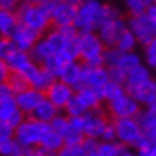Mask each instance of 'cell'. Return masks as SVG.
<instances>
[{
	"label": "cell",
	"instance_id": "19",
	"mask_svg": "<svg viewBox=\"0 0 156 156\" xmlns=\"http://www.w3.org/2000/svg\"><path fill=\"white\" fill-rule=\"evenodd\" d=\"M128 93L132 95L139 102L140 106L146 108L147 105H151L156 99V80L152 77L147 82L139 85L137 87H133V89L128 90Z\"/></svg>",
	"mask_w": 156,
	"mask_h": 156
},
{
	"label": "cell",
	"instance_id": "36",
	"mask_svg": "<svg viewBox=\"0 0 156 156\" xmlns=\"http://www.w3.org/2000/svg\"><path fill=\"white\" fill-rule=\"evenodd\" d=\"M122 53L123 52H120L118 48H106V50H105V53H103V65H105V67L112 69V67L118 66Z\"/></svg>",
	"mask_w": 156,
	"mask_h": 156
},
{
	"label": "cell",
	"instance_id": "24",
	"mask_svg": "<svg viewBox=\"0 0 156 156\" xmlns=\"http://www.w3.org/2000/svg\"><path fill=\"white\" fill-rule=\"evenodd\" d=\"M59 113H60V110H59L50 100H48L44 98V99L42 100V103L34 109V112L32 113V118H34L36 120H39V122L48 123L49 125Z\"/></svg>",
	"mask_w": 156,
	"mask_h": 156
},
{
	"label": "cell",
	"instance_id": "34",
	"mask_svg": "<svg viewBox=\"0 0 156 156\" xmlns=\"http://www.w3.org/2000/svg\"><path fill=\"white\" fill-rule=\"evenodd\" d=\"M7 85L12 87L14 93H19L22 90L27 89L29 87V82H27V77L22 73H16V72H12L7 79Z\"/></svg>",
	"mask_w": 156,
	"mask_h": 156
},
{
	"label": "cell",
	"instance_id": "31",
	"mask_svg": "<svg viewBox=\"0 0 156 156\" xmlns=\"http://www.w3.org/2000/svg\"><path fill=\"white\" fill-rule=\"evenodd\" d=\"M65 145H82V142L85 140V133L79 126H76L73 123H69V128L65 130V133L62 135Z\"/></svg>",
	"mask_w": 156,
	"mask_h": 156
},
{
	"label": "cell",
	"instance_id": "5",
	"mask_svg": "<svg viewBox=\"0 0 156 156\" xmlns=\"http://www.w3.org/2000/svg\"><path fill=\"white\" fill-rule=\"evenodd\" d=\"M112 122L116 130V140L125 147H136V145L145 136L137 118L113 119Z\"/></svg>",
	"mask_w": 156,
	"mask_h": 156
},
{
	"label": "cell",
	"instance_id": "1",
	"mask_svg": "<svg viewBox=\"0 0 156 156\" xmlns=\"http://www.w3.org/2000/svg\"><path fill=\"white\" fill-rule=\"evenodd\" d=\"M120 13L113 6L105 5L102 0H83L77 5L75 27L79 33L98 32L100 24L106 19Z\"/></svg>",
	"mask_w": 156,
	"mask_h": 156
},
{
	"label": "cell",
	"instance_id": "7",
	"mask_svg": "<svg viewBox=\"0 0 156 156\" xmlns=\"http://www.w3.org/2000/svg\"><path fill=\"white\" fill-rule=\"evenodd\" d=\"M108 113L112 119H125V118H137L142 112V106L139 105L132 95L128 92L119 96L118 99L106 103Z\"/></svg>",
	"mask_w": 156,
	"mask_h": 156
},
{
	"label": "cell",
	"instance_id": "2",
	"mask_svg": "<svg viewBox=\"0 0 156 156\" xmlns=\"http://www.w3.org/2000/svg\"><path fill=\"white\" fill-rule=\"evenodd\" d=\"M50 2L48 3H34L30 0L22 2L16 7L19 22L37 32L39 34H44L53 27L50 19Z\"/></svg>",
	"mask_w": 156,
	"mask_h": 156
},
{
	"label": "cell",
	"instance_id": "52",
	"mask_svg": "<svg viewBox=\"0 0 156 156\" xmlns=\"http://www.w3.org/2000/svg\"><path fill=\"white\" fill-rule=\"evenodd\" d=\"M30 2H34V3H48L50 0H30Z\"/></svg>",
	"mask_w": 156,
	"mask_h": 156
},
{
	"label": "cell",
	"instance_id": "45",
	"mask_svg": "<svg viewBox=\"0 0 156 156\" xmlns=\"http://www.w3.org/2000/svg\"><path fill=\"white\" fill-rule=\"evenodd\" d=\"M6 136H14V129L9 125H6V123L0 122V139Z\"/></svg>",
	"mask_w": 156,
	"mask_h": 156
},
{
	"label": "cell",
	"instance_id": "29",
	"mask_svg": "<svg viewBox=\"0 0 156 156\" xmlns=\"http://www.w3.org/2000/svg\"><path fill=\"white\" fill-rule=\"evenodd\" d=\"M123 5L130 16H136L146 13L155 3L153 0H123Z\"/></svg>",
	"mask_w": 156,
	"mask_h": 156
},
{
	"label": "cell",
	"instance_id": "51",
	"mask_svg": "<svg viewBox=\"0 0 156 156\" xmlns=\"http://www.w3.org/2000/svg\"><path fill=\"white\" fill-rule=\"evenodd\" d=\"M66 2H69V3H72V5H80L82 2H83V0H66Z\"/></svg>",
	"mask_w": 156,
	"mask_h": 156
},
{
	"label": "cell",
	"instance_id": "39",
	"mask_svg": "<svg viewBox=\"0 0 156 156\" xmlns=\"http://www.w3.org/2000/svg\"><path fill=\"white\" fill-rule=\"evenodd\" d=\"M56 156H87L82 145H65Z\"/></svg>",
	"mask_w": 156,
	"mask_h": 156
},
{
	"label": "cell",
	"instance_id": "6",
	"mask_svg": "<svg viewBox=\"0 0 156 156\" xmlns=\"http://www.w3.org/2000/svg\"><path fill=\"white\" fill-rule=\"evenodd\" d=\"M128 30V20L123 19L120 13L109 17L100 24L96 33L106 48H116V43L125 32Z\"/></svg>",
	"mask_w": 156,
	"mask_h": 156
},
{
	"label": "cell",
	"instance_id": "8",
	"mask_svg": "<svg viewBox=\"0 0 156 156\" xmlns=\"http://www.w3.org/2000/svg\"><path fill=\"white\" fill-rule=\"evenodd\" d=\"M128 27L135 34L137 43L142 46H146L151 40L156 37V24L147 16V13L130 16L128 19Z\"/></svg>",
	"mask_w": 156,
	"mask_h": 156
},
{
	"label": "cell",
	"instance_id": "38",
	"mask_svg": "<svg viewBox=\"0 0 156 156\" xmlns=\"http://www.w3.org/2000/svg\"><path fill=\"white\" fill-rule=\"evenodd\" d=\"M69 123H70V119H69V116H67V115L59 113L56 118L53 119L52 122L49 123V126H50L53 130H56L57 133L63 135V133H65V130L69 128Z\"/></svg>",
	"mask_w": 156,
	"mask_h": 156
},
{
	"label": "cell",
	"instance_id": "16",
	"mask_svg": "<svg viewBox=\"0 0 156 156\" xmlns=\"http://www.w3.org/2000/svg\"><path fill=\"white\" fill-rule=\"evenodd\" d=\"M26 77H27V82L30 87H33L36 90H40L43 93H46V90L50 87V85L56 80V77L48 69H44L42 65H39V63H36L26 73Z\"/></svg>",
	"mask_w": 156,
	"mask_h": 156
},
{
	"label": "cell",
	"instance_id": "13",
	"mask_svg": "<svg viewBox=\"0 0 156 156\" xmlns=\"http://www.w3.org/2000/svg\"><path fill=\"white\" fill-rule=\"evenodd\" d=\"M44 98H46V96H44L43 92L33 89V87H30V86H29L27 89L19 92V93H14L16 103H17L20 110L24 113V116H32V113L34 112V109L42 103V100L44 99Z\"/></svg>",
	"mask_w": 156,
	"mask_h": 156
},
{
	"label": "cell",
	"instance_id": "21",
	"mask_svg": "<svg viewBox=\"0 0 156 156\" xmlns=\"http://www.w3.org/2000/svg\"><path fill=\"white\" fill-rule=\"evenodd\" d=\"M75 96L76 99L83 105V108L87 112L102 108V103H103L100 90L90 89V87H79V89H76Z\"/></svg>",
	"mask_w": 156,
	"mask_h": 156
},
{
	"label": "cell",
	"instance_id": "43",
	"mask_svg": "<svg viewBox=\"0 0 156 156\" xmlns=\"http://www.w3.org/2000/svg\"><path fill=\"white\" fill-rule=\"evenodd\" d=\"M10 73H12V72H10L9 66H7V63H6L3 59H0V85L7 82Z\"/></svg>",
	"mask_w": 156,
	"mask_h": 156
},
{
	"label": "cell",
	"instance_id": "26",
	"mask_svg": "<svg viewBox=\"0 0 156 156\" xmlns=\"http://www.w3.org/2000/svg\"><path fill=\"white\" fill-rule=\"evenodd\" d=\"M137 120L140 123V128L145 136L156 137V113H152L147 109H143L137 116Z\"/></svg>",
	"mask_w": 156,
	"mask_h": 156
},
{
	"label": "cell",
	"instance_id": "50",
	"mask_svg": "<svg viewBox=\"0 0 156 156\" xmlns=\"http://www.w3.org/2000/svg\"><path fill=\"white\" fill-rule=\"evenodd\" d=\"M145 109H147V110H149V112H152V113H156V99L153 100L151 105H147Z\"/></svg>",
	"mask_w": 156,
	"mask_h": 156
},
{
	"label": "cell",
	"instance_id": "47",
	"mask_svg": "<svg viewBox=\"0 0 156 156\" xmlns=\"http://www.w3.org/2000/svg\"><path fill=\"white\" fill-rule=\"evenodd\" d=\"M24 0H0V7H7V9H16L17 6Z\"/></svg>",
	"mask_w": 156,
	"mask_h": 156
},
{
	"label": "cell",
	"instance_id": "3",
	"mask_svg": "<svg viewBox=\"0 0 156 156\" xmlns=\"http://www.w3.org/2000/svg\"><path fill=\"white\" fill-rule=\"evenodd\" d=\"M77 49H79V60L86 66H105L103 53L106 46L100 40L96 32L79 33L77 36Z\"/></svg>",
	"mask_w": 156,
	"mask_h": 156
},
{
	"label": "cell",
	"instance_id": "44",
	"mask_svg": "<svg viewBox=\"0 0 156 156\" xmlns=\"http://www.w3.org/2000/svg\"><path fill=\"white\" fill-rule=\"evenodd\" d=\"M98 145H99V140L98 139H92V137H85V140L82 142V146L87 153L93 152L98 149Z\"/></svg>",
	"mask_w": 156,
	"mask_h": 156
},
{
	"label": "cell",
	"instance_id": "17",
	"mask_svg": "<svg viewBox=\"0 0 156 156\" xmlns=\"http://www.w3.org/2000/svg\"><path fill=\"white\" fill-rule=\"evenodd\" d=\"M5 62L7 63L10 72L22 73V75H24V76H26V73L36 65V62L32 59L30 53L19 50V49H14L13 52L6 57Z\"/></svg>",
	"mask_w": 156,
	"mask_h": 156
},
{
	"label": "cell",
	"instance_id": "46",
	"mask_svg": "<svg viewBox=\"0 0 156 156\" xmlns=\"http://www.w3.org/2000/svg\"><path fill=\"white\" fill-rule=\"evenodd\" d=\"M23 156H55V155H50V153L44 152L40 147H34V149H26Z\"/></svg>",
	"mask_w": 156,
	"mask_h": 156
},
{
	"label": "cell",
	"instance_id": "11",
	"mask_svg": "<svg viewBox=\"0 0 156 156\" xmlns=\"http://www.w3.org/2000/svg\"><path fill=\"white\" fill-rule=\"evenodd\" d=\"M110 80L109 70L105 66H86L83 65L82 79L79 87H90V89L102 90L103 86Z\"/></svg>",
	"mask_w": 156,
	"mask_h": 156
},
{
	"label": "cell",
	"instance_id": "9",
	"mask_svg": "<svg viewBox=\"0 0 156 156\" xmlns=\"http://www.w3.org/2000/svg\"><path fill=\"white\" fill-rule=\"evenodd\" d=\"M82 123H83V133L86 137L100 140V137L103 135L105 129L110 123V120H109L108 113L102 108H99L86 112L82 116Z\"/></svg>",
	"mask_w": 156,
	"mask_h": 156
},
{
	"label": "cell",
	"instance_id": "18",
	"mask_svg": "<svg viewBox=\"0 0 156 156\" xmlns=\"http://www.w3.org/2000/svg\"><path fill=\"white\" fill-rule=\"evenodd\" d=\"M82 70H83V63L80 60L69 62V63L63 65V67L60 69L59 75H57V79L67 83L76 90L79 89V86H80Z\"/></svg>",
	"mask_w": 156,
	"mask_h": 156
},
{
	"label": "cell",
	"instance_id": "48",
	"mask_svg": "<svg viewBox=\"0 0 156 156\" xmlns=\"http://www.w3.org/2000/svg\"><path fill=\"white\" fill-rule=\"evenodd\" d=\"M146 13H147V16H149V17H151V19L155 22V24H156V5L152 6V7L147 10Z\"/></svg>",
	"mask_w": 156,
	"mask_h": 156
},
{
	"label": "cell",
	"instance_id": "54",
	"mask_svg": "<svg viewBox=\"0 0 156 156\" xmlns=\"http://www.w3.org/2000/svg\"><path fill=\"white\" fill-rule=\"evenodd\" d=\"M153 3H155V5H156V0H153Z\"/></svg>",
	"mask_w": 156,
	"mask_h": 156
},
{
	"label": "cell",
	"instance_id": "23",
	"mask_svg": "<svg viewBox=\"0 0 156 156\" xmlns=\"http://www.w3.org/2000/svg\"><path fill=\"white\" fill-rule=\"evenodd\" d=\"M149 79H152L151 69L146 65L142 63V65H139L137 67L132 69L130 72H128L126 80H125V87H126V90H130L133 87H137L139 85L147 82Z\"/></svg>",
	"mask_w": 156,
	"mask_h": 156
},
{
	"label": "cell",
	"instance_id": "27",
	"mask_svg": "<svg viewBox=\"0 0 156 156\" xmlns=\"http://www.w3.org/2000/svg\"><path fill=\"white\" fill-rule=\"evenodd\" d=\"M126 92H128V90H126L125 85L116 83V82H113V80H109L108 83L103 86V89L100 90V93H102V99H103L105 103L118 99L119 96H122L123 93H126Z\"/></svg>",
	"mask_w": 156,
	"mask_h": 156
},
{
	"label": "cell",
	"instance_id": "40",
	"mask_svg": "<svg viewBox=\"0 0 156 156\" xmlns=\"http://www.w3.org/2000/svg\"><path fill=\"white\" fill-rule=\"evenodd\" d=\"M14 49H16V46L13 44V42H12L10 39L0 37V59L6 60V57L9 56Z\"/></svg>",
	"mask_w": 156,
	"mask_h": 156
},
{
	"label": "cell",
	"instance_id": "14",
	"mask_svg": "<svg viewBox=\"0 0 156 156\" xmlns=\"http://www.w3.org/2000/svg\"><path fill=\"white\" fill-rule=\"evenodd\" d=\"M26 118L24 113L19 109L14 96L0 99V122L6 123L12 128H16L17 125L22 123V120Z\"/></svg>",
	"mask_w": 156,
	"mask_h": 156
},
{
	"label": "cell",
	"instance_id": "32",
	"mask_svg": "<svg viewBox=\"0 0 156 156\" xmlns=\"http://www.w3.org/2000/svg\"><path fill=\"white\" fill-rule=\"evenodd\" d=\"M135 151L139 156H156V137L143 136Z\"/></svg>",
	"mask_w": 156,
	"mask_h": 156
},
{
	"label": "cell",
	"instance_id": "49",
	"mask_svg": "<svg viewBox=\"0 0 156 156\" xmlns=\"http://www.w3.org/2000/svg\"><path fill=\"white\" fill-rule=\"evenodd\" d=\"M120 156H139V155L136 153V151H130V149H128V147H126Z\"/></svg>",
	"mask_w": 156,
	"mask_h": 156
},
{
	"label": "cell",
	"instance_id": "28",
	"mask_svg": "<svg viewBox=\"0 0 156 156\" xmlns=\"http://www.w3.org/2000/svg\"><path fill=\"white\" fill-rule=\"evenodd\" d=\"M139 65H142V57L139 56L136 52H126V53H122L120 60H119L116 67H119L120 70H123L128 75V72L137 67Z\"/></svg>",
	"mask_w": 156,
	"mask_h": 156
},
{
	"label": "cell",
	"instance_id": "20",
	"mask_svg": "<svg viewBox=\"0 0 156 156\" xmlns=\"http://www.w3.org/2000/svg\"><path fill=\"white\" fill-rule=\"evenodd\" d=\"M19 24L20 22L16 9L0 7V37L10 39Z\"/></svg>",
	"mask_w": 156,
	"mask_h": 156
},
{
	"label": "cell",
	"instance_id": "12",
	"mask_svg": "<svg viewBox=\"0 0 156 156\" xmlns=\"http://www.w3.org/2000/svg\"><path fill=\"white\" fill-rule=\"evenodd\" d=\"M75 92L76 90L73 89L72 86H69L67 83H65V82L56 79V80L50 85V87L46 90L44 96H46V99L50 100L59 110H65L67 103H69L72 100V98L75 96Z\"/></svg>",
	"mask_w": 156,
	"mask_h": 156
},
{
	"label": "cell",
	"instance_id": "33",
	"mask_svg": "<svg viewBox=\"0 0 156 156\" xmlns=\"http://www.w3.org/2000/svg\"><path fill=\"white\" fill-rule=\"evenodd\" d=\"M137 44H139V43H137L135 34H133L128 27V30H126V32L120 36V39L118 40L116 48H118L120 52L126 53V52H135V49H136Z\"/></svg>",
	"mask_w": 156,
	"mask_h": 156
},
{
	"label": "cell",
	"instance_id": "41",
	"mask_svg": "<svg viewBox=\"0 0 156 156\" xmlns=\"http://www.w3.org/2000/svg\"><path fill=\"white\" fill-rule=\"evenodd\" d=\"M109 70V77L110 80L116 82V83H120V85H125V80H126V73L123 70H120L119 67H112V69H108Z\"/></svg>",
	"mask_w": 156,
	"mask_h": 156
},
{
	"label": "cell",
	"instance_id": "37",
	"mask_svg": "<svg viewBox=\"0 0 156 156\" xmlns=\"http://www.w3.org/2000/svg\"><path fill=\"white\" fill-rule=\"evenodd\" d=\"M87 110L83 108V105L76 99V96L72 98V100L67 103V106L65 108V115H67L69 118H77V116H83Z\"/></svg>",
	"mask_w": 156,
	"mask_h": 156
},
{
	"label": "cell",
	"instance_id": "15",
	"mask_svg": "<svg viewBox=\"0 0 156 156\" xmlns=\"http://www.w3.org/2000/svg\"><path fill=\"white\" fill-rule=\"evenodd\" d=\"M40 36L42 34H39L37 32H34L30 27L20 23L17 26V29L14 30V33L10 36V40L13 42L16 49L30 53V50L34 48V44L39 42Z\"/></svg>",
	"mask_w": 156,
	"mask_h": 156
},
{
	"label": "cell",
	"instance_id": "4",
	"mask_svg": "<svg viewBox=\"0 0 156 156\" xmlns=\"http://www.w3.org/2000/svg\"><path fill=\"white\" fill-rule=\"evenodd\" d=\"M49 125L36 120L32 116H27L22 120L20 125L14 128V139L24 149H34L40 146L42 137L48 132Z\"/></svg>",
	"mask_w": 156,
	"mask_h": 156
},
{
	"label": "cell",
	"instance_id": "10",
	"mask_svg": "<svg viewBox=\"0 0 156 156\" xmlns=\"http://www.w3.org/2000/svg\"><path fill=\"white\" fill-rule=\"evenodd\" d=\"M77 6L66 0H52L50 2V19L53 27L75 26Z\"/></svg>",
	"mask_w": 156,
	"mask_h": 156
},
{
	"label": "cell",
	"instance_id": "53",
	"mask_svg": "<svg viewBox=\"0 0 156 156\" xmlns=\"http://www.w3.org/2000/svg\"><path fill=\"white\" fill-rule=\"evenodd\" d=\"M87 156H100V155L98 153V151H93V152H90V153H87Z\"/></svg>",
	"mask_w": 156,
	"mask_h": 156
},
{
	"label": "cell",
	"instance_id": "22",
	"mask_svg": "<svg viewBox=\"0 0 156 156\" xmlns=\"http://www.w3.org/2000/svg\"><path fill=\"white\" fill-rule=\"evenodd\" d=\"M63 146H65L63 136H62L60 133H57L56 130H53V129L49 126L48 132L44 133V136L42 137V142H40V146L39 147L43 149L44 152L50 153V155L56 156Z\"/></svg>",
	"mask_w": 156,
	"mask_h": 156
},
{
	"label": "cell",
	"instance_id": "35",
	"mask_svg": "<svg viewBox=\"0 0 156 156\" xmlns=\"http://www.w3.org/2000/svg\"><path fill=\"white\" fill-rule=\"evenodd\" d=\"M143 59L151 70H156V37L143 46Z\"/></svg>",
	"mask_w": 156,
	"mask_h": 156
},
{
	"label": "cell",
	"instance_id": "30",
	"mask_svg": "<svg viewBox=\"0 0 156 156\" xmlns=\"http://www.w3.org/2000/svg\"><path fill=\"white\" fill-rule=\"evenodd\" d=\"M126 147L123 146L122 143H119L118 140L113 142H105V140H99L98 145V153L100 156H120Z\"/></svg>",
	"mask_w": 156,
	"mask_h": 156
},
{
	"label": "cell",
	"instance_id": "25",
	"mask_svg": "<svg viewBox=\"0 0 156 156\" xmlns=\"http://www.w3.org/2000/svg\"><path fill=\"white\" fill-rule=\"evenodd\" d=\"M24 152L26 149L14 139V136L0 139V156H23Z\"/></svg>",
	"mask_w": 156,
	"mask_h": 156
},
{
	"label": "cell",
	"instance_id": "42",
	"mask_svg": "<svg viewBox=\"0 0 156 156\" xmlns=\"http://www.w3.org/2000/svg\"><path fill=\"white\" fill-rule=\"evenodd\" d=\"M100 140H105V142H113V140H116V130H115L113 122H110L108 125V128L105 129Z\"/></svg>",
	"mask_w": 156,
	"mask_h": 156
}]
</instances>
